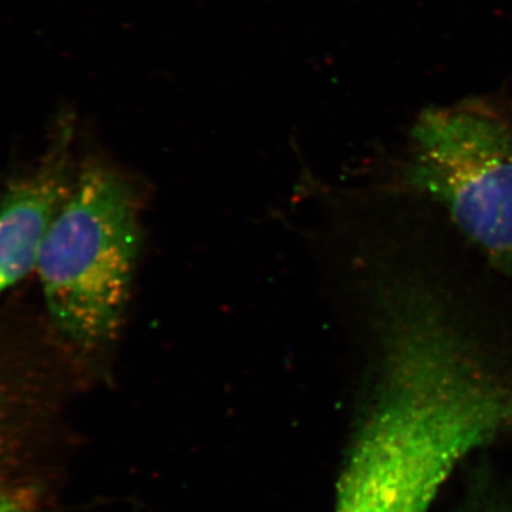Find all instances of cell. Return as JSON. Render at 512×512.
Masks as SVG:
<instances>
[{"label":"cell","mask_w":512,"mask_h":512,"mask_svg":"<svg viewBox=\"0 0 512 512\" xmlns=\"http://www.w3.org/2000/svg\"><path fill=\"white\" fill-rule=\"evenodd\" d=\"M360 285L367 394L335 512H427L512 426V299L424 255L386 256Z\"/></svg>","instance_id":"1"},{"label":"cell","mask_w":512,"mask_h":512,"mask_svg":"<svg viewBox=\"0 0 512 512\" xmlns=\"http://www.w3.org/2000/svg\"><path fill=\"white\" fill-rule=\"evenodd\" d=\"M140 244L133 187L109 164L89 161L57 210L36 266L53 325L83 352L116 342Z\"/></svg>","instance_id":"2"},{"label":"cell","mask_w":512,"mask_h":512,"mask_svg":"<svg viewBox=\"0 0 512 512\" xmlns=\"http://www.w3.org/2000/svg\"><path fill=\"white\" fill-rule=\"evenodd\" d=\"M399 190L448 224L512 282V123L478 106L423 111L410 131Z\"/></svg>","instance_id":"3"},{"label":"cell","mask_w":512,"mask_h":512,"mask_svg":"<svg viewBox=\"0 0 512 512\" xmlns=\"http://www.w3.org/2000/svg\"><path fill=\"white\" fill-rule=\"evenodd\" d=\"M73 117L63 114L43 157L0 197V296L36 272L47 231L72 187Z\"/></svg>","instance_id":"4"},{"label":"cell","mask_w":512,"mask_h":512,"mask_svg":"<svg viewBox=\"0 0 512 512\" xmlns=\"http://www.w3.org/2000/svg\"><path fill=\"white\" fill-rule=\"evenodd\" d=\"M22 407L10 387L0 383V480L15 464L23 444Z\"/></svg>","instance_id":"5"},{"label":"cell","mask_w":512,"mask_h":512,"mask_svg":"<svg viewBox=\"0 0 512 512\" xmlns=\"http://www.w3.org/2000/svg\"><path fill=\"white\" fill-rule=\"evenodd\" d=\"M0 512H28L22 498L12 493L0 491Z\"/></svg>","instance_id":"6"}]
</instances>
